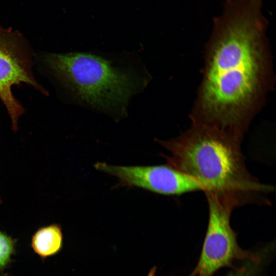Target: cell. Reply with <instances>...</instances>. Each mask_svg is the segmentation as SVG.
<instances>
[{"mask_svg":"<svg viewBox=\"0 0 276 276\" xmlns=\"http://www.w3.org/2000/svg\"><path fill=\"white\" fill-rule=\"evenodd\" d=\"M0 276H12L9 273H2Z\"/></svg>","mask_w":276,"mask_h":276,"instance_id":"obj_10","label":"cell"},{"mask_svg":"<svg viewBox=\"0 0 276 276\" xmlns=\"http://www.w3.org/2000/svg\"><path fill=\"white\" fill-rule=\"evenodd\" d=\"M109 59L81 52L44 56L47 67L78 100L108 112L122 113L142 84L133 69Z\"/></svg>","mask_w":276,"mask_h":276,"instance_id":"obj_3","label":"cell"},{"mask_svg":"<svg viewBox=\"0 0 276 276\" xmlns=\"http://www.w3.org/2000/svg\"><path fill=\"white\" fill-rule=\"evenodd\" d=\"M62 246L61 228L56 224L39 228L33 235L31 242L33 251L42 261L57 254Z\"/></svg>","mask_w":276,"mask_h":276,"instance_id":"obj_7","label":"cell"},{"mask_svg":"<svg viewBox=\"0 0 276 276\" xmlns=\"http://www.w3.org/2000/svg\"><path fill=\"white\" fill-rule=\"evenodd\" d=\"M16 242L15 239L0 230V271H3L12 262Z\"/></svg>","mask_w":276,"mask_h":276,"instance_id":"obj_8","label":"cell"},{"mask_svg":"<svg viewBox=\"0 0 276 276\" xmlns=\"http://www.w3.org/2000/svg\"><path fill=\"white\" fill-rule=\"evenodd\" d=\"M240 141L211 127L197 124L178 137L159 143L171 153L166 165L198 181L205 195L234 208L264 203L272 187L248 171Z\"/></svg>","mask_w":276,"mask_h":276,"instance_id":"obj_2","label":"cell"},{"mask_svg":"<svg viewBox=\"0 0 276 276\" xmlns=\"http://www.w3.org/2000/svg\"><path fill=\"white\" fill-rule=\"evenodd\" d=\"M261 262L246 261L241 267L236 268L226 276H256L260 268Z\"/></svg>","mask_w":276,"mask_h":276,"instance_id":"obj_9","label":"cell"},{"mask_svg":"<svg viewBox=\"0 0 276 276\" xmlns=\"http://www.w3.org/2000/svg\"><path fill=\"white\" fill-rule=\"evenodd\" d=\"M263 0H224L213 18L211 49L200 97L199 125L242 139L243 112L261 84L263 47L268 20Z\"/></svg>","mask_w":276,"mask_h":276,"instance_id":"obj_1","label":"cell"},{"mask_svg":"<svg viewBox=\"0 0 276 276\" xmlns=\"http://www.w3.org/2000/svg\"><path fill=\"white\" fill-rule=\"evenodd\" d=\"M32 55L31 48L21 33L0 26V100L10 117L14 132L18 130L25 109L14 96L13 86L24 83L43 95H49L33 74Z\"/></svg>","mask_w":276,"mask_h":276,"instance_id":"obj_4","label":"cell"},{"mask_svg":"<svg viewBox=\"0 0 276 276\" xmlns=\"http://www.w3.org/2000/svg\"><path fill=\"white\" fill-rule=\"evenodd\" d=\"M209 222L199 261L189 276H213L220 268L232 266L236 260L261 262L260 255L242 249L230 224L231 205L205 195Z\"/></svg>","mask_w":276,"mask_h":276,"instance_id":"obj_5","label":"cell"},{"mask_svg":"<svg viewBox=\"0 0 276 276\" xmlns=\"http://www.w3.org/2000/svg\"><path fill=\"white\" fill-rule=\"evenodd\" d=\"M2 203V199H1V198L0 197V204Z\"/></svg>","mask_w":276,"mask_h":276,"instance_id":"obj_11","label":"cell"},{"mask_svg":"<svg viewBox=\"0 0 276 276\" xmlns=\"http://www.w3.org/2000/svg\"><path fill=\"white\" fill-rule=\"evenodd\" d=\"M95 167L117 177L122 186L136 187L160 194L179 195L204 190L196 179L167 165L120 166L98 163Z\"/></svg>","mask_w":276,"mask_h":276,"instance_id":"obj_6","label":"cell"}]
</instances>
